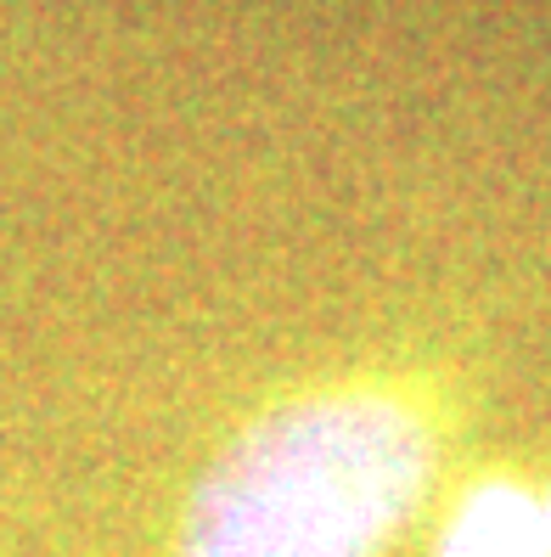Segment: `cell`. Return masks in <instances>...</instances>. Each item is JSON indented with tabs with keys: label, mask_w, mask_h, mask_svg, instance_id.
<instances>
[{
	"label": "cell",
	"mask_w": 551,
	"mask_h": 557,
	"mask_svg": "<svg viewBox=\"0 0 551 557\" xmlns=\"http://www.w3.org/2000/svg\"><path fill=\"white\" fill-rule=\"evenodd\" d=\"M546 557H551V473H546Z\"/></svg>",
	"instance_id": "3957f363"
},
{
	"label": "cell",
	"mask_w": 551,
	"mask_h": 557,
	"mask_svg": "<svg viewBox=\"0 0 551 557\" xmlns=\"http://www.w3.org/2000/svg\"><path fill=\"white\" fill-rule=\"evenodd\" d=\"M423 557H546V479L506 456L462 462L423 523Z\"/></svg>",
	"instance_id": "7a4b0ae2"
},
{
	"label": "cell",
	"mask_w": 551,
	"mask_h": 557,
	"mask_svg": "<svg viewBox=\"0 0 551 557\" xmlns=\"http://www.w3.org/2000/svg\"><path fill=\"white\" fill-rule=\"evenodd\" d=\"M484 406L490 344L434 315L276 377L180 484L158 557H400Z\"/></svg>",
	"instance_id": "6da1fadb"
}]
</instances>
